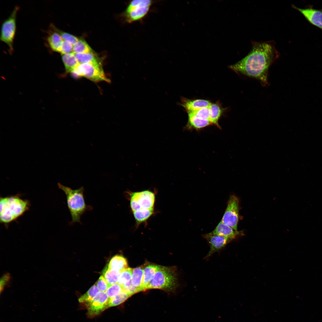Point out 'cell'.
<instances>
[{
    "label": "cell",
    "instance_id": "6da1fadb",
    "mask_svg": "<svg viewBox=\"0 0 322 322\" xmlns=\"http://www.w3.org/2000/svg\"><path fill=\"white\" fill-rule=\"evenodd\" d=\"M252 44V49L247 55L229 68L237 73L255 78L266 86L269 69L279 53L273 41H254Z\"/></svg>",
    "mask_w": 322,
    "mask_h": 322
},
{
    "label": "cell",
    "instance_id": "7a4b0ae2",
    "mask_svg": "<svg viewBox=\"0 0 322 322\" xmlns=\"http://www.w3.org/2000/svg\"><path fill=\"white\" fill-rule=\"evenodd\" d=\"M30 206L28 200L17 195L1 197L0 222L7 224L16 220L28 210Z\"/></svg>",
    "mask_w": 322,
    "mask_h": 322
},
{
    "label": "cell",
    "instance_id": "3957f363",
    "mask_svg": "<svg viewBox=\"0 0 322 322\" xmlns=\"http://www.w3.org/2000/svg\"><path fill=\"white\" fill-rule=\"evenodd\" d=\"M58 185L66 195L67 206L72 217L71 224L77 222L81 223V216L87 210L92 209L91 206L86 204L83 187L73 190L60 183H58Z\"/></svg>",
    "mask_w": 322,
    "mask_h": 322
},
{
    "label": "cell",
    "instance_id": "277c9868",
    "mask_svg": "<svg viewBox=\"0 0 322 322\" xmlns=\"http://www.w3.org/2000/svg\"><path fill=\"white\" fill-rule=\"evenodd\" d=\"M178 286L176 267L157 265L156 272L145 288V290L160 289L174 291Z\"/></svg>",
    "mask_w": 322,
    "mask_h": 322
},
{
    "label": "cell",
    "instance_id": "5b68a950",
    "mask_svg": "<svg viewBox=\"0 0 322 322\" xmlns=\"http://www.w3.org/2000/svg\"><path fill=\"white\" fill-rule=\"evenodd\" d=\"M154 2L151 0L131 1L123 14L126 21L132 23L143 20L148 14Z\"/></svg>",
    "mask_w": 322,
    "mask_h": 322
},
{
    "label": "cell",
    "instance_id": "8992f818",
    "mask_svg": "<svg viewBox=\"0 0 322 322\" xmlns=\"http://www.w3.org/2000/svg\"><path fill=\"white\" fill-rule=\"evenodd\" d=\"M71 74L74 77H83L95 82H110L105 75L101 63L79 64Z\"/></svg>",
    "mask_w": 322,
    "mask_h": 322
},
{
    "label": "cell",
    "instance_id": "52a82bcc",
    "mask_svg": "<svg viewBox=\"0 0 322 322\" xmlns=\"http://www.w3.org/2000/svg\"><path fill=\"white\" fill-rule=\"evenodd\" d=\"M19 8L17 6H15L9 16L2 22L1 26L0 39L8 45L9 52L11 55L14 51L13 43L16 29V16Z\"/></svg>",
    "mask_w": 322,
    "mask_h": 322
},
{
    "label": "cell",
    "instance_id": "ba28073f",
    "mask_svg": "<svg viewBox=\"0 0 322 322\" xmlns=\"http://www.w3.org/2000/svg\"><path fill=\"white\" fill-rule=\"evenodd\" d=\"M129 193L130 206L132 212L141 209L154 208L155 195L152 191L146 190Z\"/></svg>",
    "mask_w": 322,
    "mask_h": 322
},
{
    "label": "cell",
    "instance_id": "9c48e42d",
    "mask_svg": "<svg viewBox=\"0 0 322 322\" xmlns=\"http://www.w3.org/2000/svg\"><path fill=\"white\" fill-rule=\"evenodd\" d=\"M239 200L234 195H231L221 221L236 231L237 230L239 219Z\"/></svg>",
    "mask_w": 322,
    "mask_h": 322
},
{
    "label": "cell",
    "instance_id": "30bf717a",
    "mask_svg": "<svg viewBox=\"0 0 322 322\" xmlns=\"http://www.w3.org/2000/svg\"><path fill=\"white\" fill-rule=\"evenodd\" d=\"M203 237L207 241L209 246L210 250L204 259L208 260L215 253L224 248L232 240L225 236L218 235L212 232L203 234Z\"/></svg>",
    "mask_w": 322,
    "mask_h": 322
},
{
    "label": "cell",
    "instance_id": "8fae6325",
    "mask_svg": "<svg viewBox=\"0 0 322 322\" xmlns=\"http://www.w3.org/2000/svg\"><path fill=\"white\" fill-rule=\"evenodd\" d=\"M109 298L105 292H100L93 300L86 306L87 315L93 317L109 308Z\"/></svg>",
    "mask_w": 322,
    "mask_h": 322
},
{
    "label": "cell",
    "instance_id": "7c38bea8",
    "mask_svg": "<svg viewBox=\"0 0 322 322\" xmlns=\"http://www.w3.org/2000/svg\"><path fill=\"white\" fill-rule=\"evenodd\" d=\"M292 7L299 11L311 24L322 30V9H314L312 5L304 8H298L294 4Z\"/></svg>",
    "mask_w": 322,
    "mask_h": 322
},
{
    "label": "cell",
    "instance_id": "4fadbf2b",
    "mask_svg": "<svg viewBox=\"0 0 322 322\" xmlns=\"http://www.w3.org/2000/svg\"><path fill=\"white\" fill-rule=\"evenodd\" d=\"M181 101V105L184 108L187 113L193 112L208 107L211 104L208 100L201 99L192 100L182 98Z\"/></svg>",
    "mask_w": 322,
    "mask_h": 322
},
{
    "label": "cell",
    "instance_id": "5bb4252c",
    "mask_svg": "<svg viewBox=\"0 0 322 322\" xmlns=\"http://www.w3.org/2000/svg\"><path fill=\"white\" fill-rule=\"evenodd\" d=\"M212 232L214 234L227 238L232 240L243 234L242 231L234 230L221 221Z\"/></svg>",
    "mask_w": 322,
    "mask_h": 322
},
{
    "label": "cell",
    "instance_id": "9a60e30c",
    "mask_svg": "<svg viewBox=\"0 0 322 322\" xmlns=\"http://www.w3.org/2000/svg\"><path fill=\"white\" fill-rule=\"evenodd\" d=\"M188 121L185 129L199 130L212 124L210 121L200 118L193 114L188 113Z\"/></svg>",
    "mask_w": 322,
    "mask_h": 322
},
{
    "label": "cell",
    "instance_id": "2e32d148",
    "mask_svg": "<svg viewBox=\"0 0 322 322\" xmlns=\"http://www.w3.org/2000/svg\"><path fill=\"white\" fill-rule=\"evenodd\" d=\"M46 32L47 34L46 40L50 49L53 51L59 52L64 41L63 38L57 32L50 28Z\"/></svg>",
    "mask_w": 322,
    "mask_h": 322
},
{
    "label": "cell",
    "instance_id": "e0dca14e",
    "mask_svg": "<svg viewBox=\"0 0 322 322\" xmlns=\"http://www.w3.org/2000/svg\"><path fill=\"white\" fill-rule=\"evenodd\" d=\"M143 265L133 269L131 283L134 286L138 289L140 292L144 291L143 286Z\"/></svg>",
    "mask_w": 322,
    "mask_h": 322
},
{
    "label": "cell",
    "instance_id": "ac0fdd59",
    "mask_svg": "<svg viewBox=\"0 0 322 322\" xmlns=\"http://www.w3.org/2000/svg\"><path fill=\"white\" fill-rule=\"evenodd\" d=\"M107 267L110 269L120 272L128 267L126 259L120 255H116L112 257Z\"/></svg>",
    "mask_w": 322,
    "mask_h": 322
},
{
    "label": "cell",
    "instance_id": "d6986e66",
    "mask_svg": "<svg viewBox=\"0 0 322 322\" xmlns=\"http://www.w3.org/2000/svg\"><path fill=\"white\" fill-rule=\"evenodd\" d=\"M62 60L66 72L68 73H71L79 64L73 53L62 55Z\"/></svg>",
    "mask_w": 322,
    "mask_h": 322
},
{
    "label": "cell",
    "instance_id": "ffe728a7",
    "mask_svg": "<svg viewBox=\"0 0 322 322\" xmlns=\"http://www.w3.org/2000/svg\"><path fill=\"white\" fill-rule=\"evenodd\" d=\"M157 265L147 263L143 265L144 276L143 286L144 291L150 281L154 277L157 270Z\"/></svg>",
    "mask_w": 322,
    "mask_h": 322
},
{
    "label": "cell",
    "instance_id": "44dd1931",
    "mask_svg": "<svg viewBox=\"0 0 322 322\" xmlns=\"http://www.w3.org/2000/svg\"><path fill=\"white\" fill-rule=\"evenodd\" d=\"M210 121L212 123L215 125L218 128L220 129L221 127L219 124V119L222 113V110L218 103H212L210 106Z\"/></svg>",
    "mask_w": 322,
    "mask_h": 322
},
{
    "label": "cell",
    "instance_id": "7402d4cb",
    "mask_svg": "<svg viewBox=\"0 0 322 322\" xmlns=\"http://www.w3.org/2000/svg\"><path fill=\"white\" fill-rule=\"evenodd\" d=\"M121 272L110 269L107 266L103 271V276L107 282L109 287L118 282Z\"/></svg>",
    "mask_w": 322,
    "mask_h": 322
},
{
    "label": "cell",
    "instance_id": "603a6c76",
    "mask_svg": "<svg viewBox=\"0 0 322 322\" xmlns=\"http://www.w3.org/2000/svg\"><path fill=\"white\" fill-rule=\"evenodd\" d=\"M154 213V208L141 209L133 212L134 217L138 224L145 222Z\"/></svg>",
    "mask_w": 322,
    "mask_h": 322
},
{
    "label": "cell",
    "instance_id": "cb8c5ba5",
    "mask_svg": "<svg viewBox=\"0 0 322 322\" xmlns=\"http://www.w3.org/2000/svg\"><path fill=\"white\" fill-rule=\"evenodd\" d=\"M99 290L95 284L92 286L85 294L78 299L80 303L84 304L86 306L96 296Z\"/></svg>",
    "mask_w": 322,
    "mask_h": 322
},
{
    "label": "cell",
    "instance_id": "d4e9b609",
    "mask_svg": "<svg viewBox=\"0 0 322 322\" xmlns=\"http://www.w3.org/2000/svg\"><path fill=\"white\" fill-rule=\"evenodd\" d=\"M74 54L79 64L101 63L100 60L92 52Z\"/></svg>",
    "mask_w": 322,
    "mask_h": 322
},
{
    "label": "cell",
    "instance_id": "484cf974",
    "mask_svg": "<svg viewBox=\"0 0 322 322\" xmlns=\"http://www.w3.org/2000/svg\"><path fill=\"white\" fill-rule=\"evenodd\" d=\"M131 295L129 293L123 290L117 296L112 298H109V307L115 306L120 304Z\"/></svg>",
    "mask_w": 322,
    "mask_h": 322
},
{
    "label": "cell",
    "instance_id": "4316f807",
    "mask_svg": "<svg viewBox=\"0 0 322 322\" xmlns=\"http://www.w3.org/2000/svg\"><path fill=\"white\" fill-rule=\"evenodd\" d=\"M49 28L59 34L64 40L69 42L73 46L79 40L78 38L74 35L59 30L52 23L50 24Z\"/></svg>",
    "mask_w": 322,
    "mask_h": 322
},
{
    "label": "cell",
    "instance_id": "83f0119b",
    "mask_svg": "<svg viewBox=\"0 0 322 322\" xmlns=\"http://www.w3.org/2000/svg\"><path fill=\"white\" fill-rule=\"evenodd\" d=\"M92 52L91 48L87 43L84 40L79 39L78 41L73 46V53H82Z\"/></svg>",
    "mask_w": 322,
    "mask_h": 322
},
{
    "label": "cell",
    "instance_id": "f1b7e54d",
    "mask_svg": "<svg viewBox=\"0 0 322 322\" xmlns=\"http://www.w3.org/2000/svg\"><path fill=\"white\" fill-rule=\"evenodd\" d=\"M133 269L128 267L121 272L118 283L121 285L130 281L131 278Z\"/></svg>",
    "mask_w": 322,
    "mask_h": 322
},
{
    "label": "cell",
    "instance_id": "f546056e",
    "mask_svg": "<svg viewBox=\"0 0 322 322\" xmlns=\"http://www.w3.org/2000/svg\"><path fill=\"white\" fill-rule=\"evenodd\" d=\"M123 290L122 286L117 283L109 286L106 292L109 298H112L117 296Z\"/></svg>",
    "mask_w": 322,
    "mask_h": 322
},
{
    "label": "cell",
    "instance_id": "4dcf8cb0",
    "mask_svg": "<svg viewBox=\"0 0 322 322\" xmlns=\"http://www.w3.org/2000/svg\"><path fill=\"white\" fill-rule=\"evenodd\" d=\"M209 106H210L204 107L196 111L188 113H191L200 118L210 121V110Z\"/></svg>",
    "mask_w": 322,
    "mask_h": 322
},
{
    "label": "cell",
    "instance_id": "1f68e13d",
    "mask_svg": "<svg viewBox=\"0 0 322 322\" xmlns=\"http://www.w3.org/2000/svg\"><path fill=\"white\" fill-rule=\"evenodd\" d=\"M11 277L9 273H6L1 276L0 280V293L1 294L5 287L10 286Z\"/></svg>",
    "mask_w": 322,
    "mask_h": 322
},
{
    "label": "cell",
    "instance_id": "d6a6232c",
    "mask_svg": "<svg viewBox=\"0 0 322 322\" xmlns=\"http://www.w3.org/2000/svg\"><path fill=\"white\" fill-rule=\"evenodd\" d=\"M73 45L68 41H64L62 43L59 53L62 55L73 53Z\"/></svg>",
    "mask_w": 322,
    "mask_h": 322
},
{
    "label": "cell",
    "instance_id": "836d02e7",
    "mask_svg": "<svg viewBox=\"0 0 322 322\" xmlns=\"http://www.w3.org/2000/svg\"><path fill=\"white\" fill-rule=\"evenodd\" d=\"M95 284L100 292H106L109 287L107 282L103 275L100 276Z\"/></svg>",
    "mask_w": 322,
    "mask_h": 322
},
{
    "label": "cell",
    "instance_id": "e575fe53",
    "mask_svg": "<svg viewBox=\"0 0 322 322\" xmlns=\"http://www.w3.org/2000/svg\"><path fill=\"white\" fill-rule=\"evenodd\" d=\"M122 286L123 290L129 293L131 295L140 292L138 289L132 284L131 281L124 283Z\"/></svg>",
    "mask_w": 322,
    "mask_h": 322
}]
</instances>
